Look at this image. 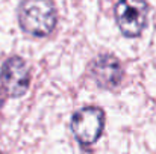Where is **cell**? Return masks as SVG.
Returning <instances> with one entry per match:
<instances>
[{"instance_id": "3", "label": "cell", "mask_w": 156, "mask_h": 154, "mask_svg": "<svg viewBox=\"0 0 156 154\" xmlns=\"http://www.w3.org/2000/svg\"><path fill=\"white\" fill-rule=\"evenodd\" d=\"M115 21L126 38H136L147 26L149 5L146 0H118L115 5Z\"/></svg>"}, {"instance_id": "4", "label": "cell", "mask_w": 156, "mask_h": 154, "mask_svg": "<svg viewBox=\"0 0 156 154\" xmlns=\"http://www.w3.org/2000/svg\"><path fill=\"white\" fill-rule=\"evenodd\" d=\"M30 85V71L20 56L8 57L0 68V86L6 95L20 98Z\"/></svg>"}, {"instance_id": "2", "label": "cell", "mask_w": 156, "mask_h": 154, "mask_svg": "<svg viewBox=\"0 0 156 154\" xmlns=\"http://www.w3.org/2000/svg\"><path fill=\"white\" fill-rule=\"evenodd\" d=\"M71 132L82 147L94 145L105 128V112L97 106H87L76 110L71 116Z\"/></svg>"}, {"instance_id": "7", "label": "cell", "mask_w": 156, "mask_h": 154, "mask_svg": "<svg viewBox=\"0 0 156 154\" xmlns=\"http://www.w3.org/2000/svg\"><path fill=\"white\" fill-rule=\"evenodd\" d=\"M0 154H2V153H0Z\"/></svg>"}, {"instance_id": "5", "label": "cell", "mask_w": 156, "mask_h": 154, "mask_svg": "<svg viewBox=\"0 0 156 154\" xmlns=\"http://www.w3.org/2000/svg\"><path fill=\"white\" fill-rule=\"evenodd\" d=\"M123 67L120 60L109 53L99 54L90 63V76L103 89H114L123 80Z\"/></svg>"}, {"instance_id": "6", "label": "cell", "mask_w": 156, "mask_h": 154, "mask_svg": "<svg viewBox=\"0 0 156 154\" xmlns=\"http://www.w3.org/2000/svg\"><path fill=\"white\" fill-rule=\"evenodd\" d=\"M3 95H5V91H3L2 86H0V107L3 106V101H5V97H3Z\"/></svg>"}, {"instance_id": "1", "label": "cell", "mask_w": 156, "mask_h": 154, "mask_svg": "<svg viewBox=\"0 0 156 154\" xmlns=\"http://www.w3.org/2000/svg\"><path fill=\"white\" fill-rule=\"evenodd\" d=\"M21 30L35 38L49 36L58 23V12L52 0H23L17 9Z\"/></svg>"}]
</instances>
